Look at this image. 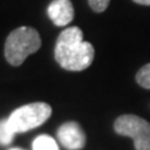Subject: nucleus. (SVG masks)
I'll use <instances>...</instances> for the list:
<instances>
[{"mask_svg":"<svg viewBox=\"0 0 150 150\" xmlns=\"http://www.w3.org/2000/svg\"><path fill=\"white\" fill-rule=\"evenodd\" d=\"M95 50L83 39V31L78 26L64 29L55 44V59L63 69L81 71L89 68L94 60Z\"/></svg>","mask_w":150,"mask_h":150,"instance_id":"1","label":"nucleus"},{"mask_svg":"<svg viewBox=\"0 0 150 150\" xmlns=\"http://www.w3.org/2000/svg\"><path fill=\"white\" fill-rule=\"evenodd\" d=\"M41 39L35 29L30 26H20L9 34L5 41V58L9 64L19 67L33 53L40 49Z\"/></svg>","mask_w":150,"mask_h":150,"instance_id":"2","label":"nucleus"},{"mask_svg":"<svg viewBox=\"0 0 150 150\" xmlns=\"http://www.w3.org/2000/svg\"><path fill=\"white\" fill-rule=\"evenodd\" d=\"M51 115V106L46 103H31L14 110L8 123L14 133H25L43 125Z\"/></svg>","mask_w":150,"mask_h":150,"instance_id":"3","label":"nucleus"},{"mask_svg":"<svg viewBox=\"0 0 150 150\" xmlns=\"http://www.w3.org/2000/svg\"><path fill=\"white\" fill-rule=\"evenodd\" d=\"M116 134L133 139L135 150H150V123L137 115H121L114 123Z\"/></svg>","mask_w":150,"mask_h":150,"instance_id":"4","label":"nucleus"},{"mask_svg":"<svg viewBox=\"0 0 150 150\" xmlns=\"http://www.w3.org/2000/svg\"><path fill=\"white\" fill-rule=\"evenodd\" d=\"M60 144L68 150H80L85 146L86 137L81 126L75 121L64 123L56 133Z\"/></svg>","mask_w":150,"mask_h":150,"instance_id":"5","label":"nucleus"},{"mask_svg":"<svg viewBox=\"0 0 150 150\" xmlns=\"http://www.w3.org/2000/svg\"><path fill=\"white\" fill-rule=\"evenodd\" d=\"M48 15L56 26H67L74 19V8L70 0H53L48 6Z\"/></svg>","mask_w":150,"mask_h":150,"instance_id":"6","label":"nucleus"},{"mask_svg":"<svg viewBox=\"0 0 150 150\" xmlns=\"http://www.w3.org/2000/svg\"><path fill=\"white\" fill-rule=\"evenodd\" d=\"M33 150H59V146L56 144L55 139L50 135H39L33 142Z\"/></svg>","mask_w":150,"mask_h":150,"instance_id":"7","label":"nucleus"},{"mask_svg":"<svg viewBox=\"0 0 150 150\" xmlns=\"http://www.w3.org/2000/svg\"><path fill=\"white\" fill-rule=\"evenodd\" d=\"M14 135H15V133L9 125L8 119L0 120V144L3 145L10 144L14 139Z\"/></svg>","mask_w":150,"mask_h":150,"instance_id":"8","label":"nucleus"},{"mask_svg":"<svg viewBox=\"0 0 150 150\" xmlns=\"http://www.w3.org/2000/svg\"><path fill=\"white\" fill-rule=\"evenodd\" d=\"M137 83L144 89H150V63L144 67L137 73Z\"/></svg>","mask_w":150,"mask_h":150,"instance_id":"9","label":"nucleus"},{"mask_svg":"<svg viewBox=\"0 0 150 150\" xmlns=\"http://www.w3.org/2000/svg\"><path fill=\"white\" fill-rule=\"evenodd\" d=\"M88 1H89V5H90V8L94 11L103 13L108 6H109L110 0H88Z\"/></svg>","mask_w":150,"mask_h":150,"instance_id":"10","label":"nucleus"},{"mask_svg":"<svg viewBox=\"0 0 150 150\" xmlns=\"http://www.w3.org/2000/svg\"><path fill=\"white\" fill-rule=\"evenodd\" d=\"M134 3L137 4H140V5H148L150 6V0H133Z\"/></svg>","mask_w":150,"mask_h":150,"instance_id":"11","label":"nucleus"},{"mask_svg":"<svg viewBox=\"0 0 150 150\" xmlns=\"http://www.w3.org/2000/svg\"><path fill=\"white\" fill-rule=\"evenodd\" d=\"M10 150H23V149H20V148H13V149H10Z\"/></svg>","mask_w":150,"mask_h":150,"instance_id":"12","label":"nucleus"}]
</instances>
